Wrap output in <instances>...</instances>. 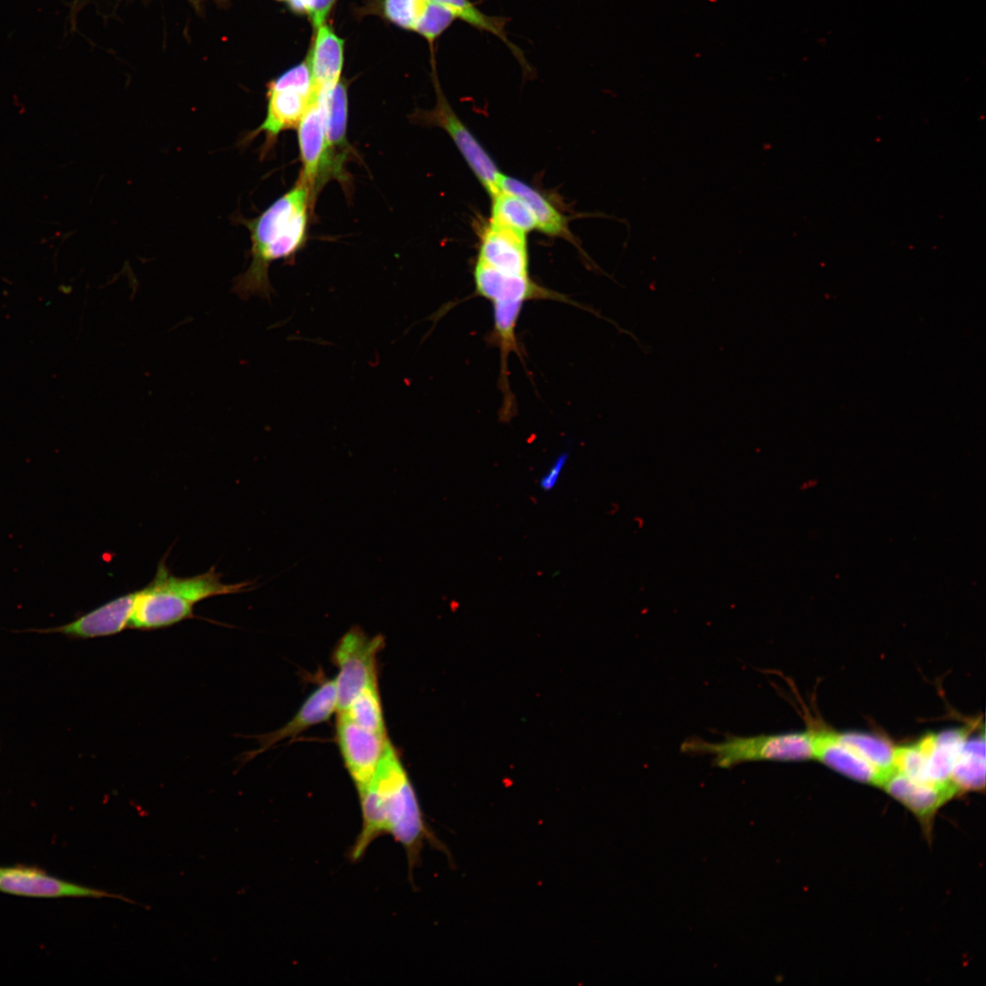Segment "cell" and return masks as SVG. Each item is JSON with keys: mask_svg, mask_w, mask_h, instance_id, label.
<instances>
[{"mask_svg": "<svg viewBox=\"0 0 986 986\" xmlns=\"http://www.w3.org/2000/svg\"><path fill=\"white\" fill-rule=\"evenodd\" d=\"M362 827L350 850L360 860L377 838L388 834L404 849L410 871L429 843L446 851L426 823L410 778L391 742L372 779L357 788Z\"/></svg>", "mask_w": 986, "mask_h": 986, "instance_id": "1", "label": "cell"}, {"mask_svg": "<svg viewBox=\"0 0 986 986\" xmlns=\"http://www.w3.org/2000/svg\"><path fill=\"white\" fill-rule=\"evenodd\" d=\"M314 204L299 177L292 188L254 218H240L251 239L250 264L234 280V292L242 299L258 296L270 299L274 289L268 270L272 263H292L308 240L309 215Z\"/></svg>", "mask_w": 986, "mask_h": 986, "instance_id": "2", "label": "cell"}, {"mask_svg": "<svg viewBox=\"0 0 986 986\" xmlns=\"http://www.w3.org/2000/svg\"><path fill=\"white\" fill-rule=\"evenodd\" d=\"M529 266L527 235L488 221L473 269L476 295L508 309L539 299L544 288L531 278Z\"/></svg>", "mask_w": 986, "mask_h": 986, "instance_id": "3", "label": "cell"}, {"mask_svg": "<svg viewBox=\"0 0 986 986\" xmlns=\"http://www.w3.org/2000/svg\"><path fill=\"white\" fill-rule=\"evenodd\" d=\"M166 555L159 561L152 580L137 591L129 628L150 631L163 629L194 617L195 604L205 599L251 590L255 581L225 583L215 567L191 577H178L166 565Z\"/></svg>", "mask_w": 986, "mask_h": 986, "instance_id": "4", "label": "cell"}, {"mask_svg": "<svg viewBox=\"0 0 986 986\" xmlns=\"http://www.w3.org/2000/svg\"><path fill=\"white\" fill-rule=\"evenodd\" d=\"M314 89L308 60L286 70L267 85V112L262 123L246 134L247 144L259 134L264 135L260 154L265 157L275 146L279 134L295 128L308 110Z\"/></svg>", "mask_w": 986, "mask_h": 986, "instance_id": "5", "label": "cell"}, {"mask_svg": "<svg viewBox=\"0 0 986 986\" xmlns=\"http://www.w3.org/2000/svg\"><path fill=\"white\" fill-rule=\"evenodd\" d=\"M384 639L368 635L362 628L352 626L336 645L332 659L338 667L335 685L337 710L344 711L366 687L377 684V655Z\"/></svg>", "mask_w": 986, "mask_h": 986, "instance_id": "6", "label": "cell"}, {"mask_svg": "<svg viewBox=\"0 0 986 986\" xmlns=\"http://www.w3.org/2000/svg\"><path fill=\"white\" fill-rule=\"evenodd\" d=\"M433 82L436 93L435 106L430 110H416L415 122L442 128L452 139L469 168L491 196L500 191V173L493 159L451 108L444 95L435 71Z\"/></svg>", "mask_w": 986, "mask_h": 986, "instance_id": "7", "label": "cell"}, {"mask_svg": "<svg viewBox=\"0 0 986 986\" xmlns=\"http://www.w3.org/2000/svg\"><path fill=\"white\" fill-rule=\"evenodd\" d=\"M297 128L301 162L299 177L308 187L314 204L329 180L334 178L340 181L326 140L323 106L315 92Z\"/></svg>", "mask_w": 986, "mask_h": 986, "instance_id": "8", "label": "cell"}, {"mask_svg": "<svg viewBox=\"0 0 986 986\" xmlns=\"http://www.w3.org/2000/svg\"><path fill=\"white\" fill-rule=\"evenodd\" d=\"M0 892L25 897H111L132 903L121 895L69 882L36 865L0 866Z\"/></svg>", "mask_w": 986, "mask_h": 986, "instance_id": "9", "label": "cell"}, {"mask_svg": "<svg viewBox=\"0 0 986 986\" xmlns=\"http://www.w3.org/2000/svg\"><path fill=\"white\" fill-rule=\"evenodd\" d=\"M336 740L356 788L372 779L390 743L387 734L365 729L343 713H338Z\"/></svg>", "mask_w": 986, "mask_h": 986, "instance_id": "10", "label": "cell"}, {"mask_svg": "<svg viewBox=\"0 0 986 986\" xmlns=\"http://www.w3.org/2000/svg\"><path fill=\"white\" fill-rule=\"evenodd\" d=\"M337 710L335 680L322 682L303 702L294 717L280 729L258 736L260 747L247 753L246 760L253 759L275 744L294 738L304 730L328 720Z\"/></svg>", "mask_w": 986, "mask_h": 986, "instance_id": "11", "label": "cell"}, {"mask_svg": "<svg viewBox=\"0 0 986 986\" xmlns=\"http://www.w3.org/2000/svg\"><path fill=\"white\" fill-rule=\"evenodd\" d=\"M137 591L118 596L78 619L49 630L65 635L90 639L114 635L126 628L132 614Z\"/></svg>", "mask_w": 986, "mask_h": 986, "instance_id": "12", "label": "cell"}, {"mask_svg": "<svg viewBox=\"0 0 986 986\" xmlns=\"http://www.w3.org/2000/svg\"><path fill=\"white\" fill-rule=\"evenodd\" d=\"M814 760L855 781L881 785L885 775L833 730L813 729Z\"/></svg>", "mask_w": 986, "mask_h": 986, "instance_id": "13", "label": "cell"}, {"mask_svg": "<svg viewBox=\"0 0 986 986\" xmlns=\"http://www.w3.org/2000/svg\"><path fill=\"white\" fill-rule=\"evenodd\" d=\"M315 93L323 106L326 140L331 160L339 174L340 182H345L348 178L345 163L351 153V146L347 140V87L341 79L333 87Z\"/></svg>", "mask_w": 986, "mask_h": 986, "instance_id": "14", "label": "cell"}, {"mask_svg": "<svg viewBox=\"0 0 986 986\" xmlns=\"http://www.w3.org/2000/svg\"><path fill=\"white\" fill-rule=\"evenodd\" d=\"M880 787L925 822L957 794L951 786L916 781L896 770L886 776Z\"/></svg>", "mask_w": 986, "mask_h": 986, "instance_id": "15", "label": "cell"}, {"mask_svg": "<svg viewBox=\"0 0 986 986\" xmlns=\"http://www.w3.org/2000/svg\"><path fill=\"white\" fill-rule=\"evenodd\" d=\"M974 729L970 725L942 730L927 734L918 740L926 756V775L928 782L953 787L950 774L954 762Z\"/></svg>", "mask_w": 986, "mask_h": 986, "instance_id": "16", "label": "cell"}, {"mask_svg": "<svg viewBox=\"0 0 986 986\" xmlns=\"http://www.w3.org/2000/svg\"><path fill=\"white\" fill-rule=\"evenodd\" d=\"M308 58L314 92L330 89L341 80L343 40L325 23L318 26Z\"/></svg>", "mask_w": 986, "mask_h": 986, "instance_id": "17", "label": "cell"}, {"mask_svg": "<svg viewBox=\"0 0 986 986\" xmlns=\"http://www.w3.org/2000/svg\"><path fill=\"white\" fill-rule=\"evenodd\" d=\"M499 187L525 202L535 218L536 229L549 236L572 240L568 218L537 189L505 174L500 178Z\"/></svg>", "mask_w": 986, "mask_h": 986, "instance_id": "18", "label": "cell"}, {"mask_svg": "<svg viewBox=\"0 0 986 986\" xmlns=\"http://www.w3.org/2000/svg\"><path fill=\"white\" fill-rule=\"evenodd\" d=\"M950 783L956 792L981 791L985 787V735L970 734L954 762Z\"/></svg>", "mask_w": 986, "mask_h": 986, "instance_id": "19", "label": "cell"}, {"mask_svg": "<svg viewBox=\"0 0 986 986\" xmlns=\"http://www.w3.org/2000/svg\"><path fill=\"white\" fill-rule=\"evenodd\" d=\"M449 10L456 19L493 35L501 40L517 58L524 71L530 70L523 51L509 40L506 32L508 20L504 16H489L478 9L470 0H425Z\"/></svg>", "mask_w": 986, "mask_h": 986, "instance_id": "20", "label": "cell"}, {"mask_svg": "<svg viewBox=\"0 0 986 986\" xmlns=\"http://www.w3.org/2000/svg\"><path fill=\"white\" fill-rule=\"evenodd\" d=\"M491 198L489 222L525 235L536 228L531 211L519 196L500 190Z\"/></svg>", "mask_w": 986, "mask_h": 986, "instance_id": "21", "label": "cell"}, {"mask_svg": "<svg viewBox=\"0 0 986 986\" xmlns=\"http://www.w3.org/2000/svg\"><path fill=\"white\" fill-rule=\"evenodd\" d=\"M839 738L886 776L894 770L896 745L887 739L864 732H838ZM884 778V779H885Z\"/></svg>", "mask_w": 986, "mask_h": 986, "instance_id": "22", "label": "cell"}, {"mask_svg": "<svg viewBox=\"0 0 986 986\" xmlns=\"http://www.w3.org/2000/svg\"><path fill=\"white\" fill-rule=\"evenodd\" d=\"M339 713L345 714L365 729L386 734L377 684L371 685L363 689L344 711Z\"/></svg>", "mask_w": 986, "mask_h": 986, "instance_id": "23", "label": "cell"}, {"mask_svg": "<svg viewBox=\"0 0 986 986\" xmlns=\"http://www.w3.org/2000/svg\"><path fill=\"white\" fill-rule=\"evenodd\" d=\"M455 20V16L446 8L424 0L413 30L433 45Z\"/></svg>", "mask_w": 986, "mask_h": 986, "instance_id": "24", "label": "cell"}, {"mask_svg": "<svg viewBox=\"0 0 986 986\" xmlns=\"http://www.w3.org/2000/svg\"><path fill=\"white\" fill-rule=\"evenodd\" d=\"M424 0H384L383 14L393 24L413 30Z\"/></svg>", "mask_w": 986, "mask_h": 986, "instance_id": "25", "label": "cell"}, {"mask_svg": "<svg viewBox=\"0 0 986 986\" xmlns=\"http://www.w3.org/2000/svg\"><path fill=\"white\" fill-rule=\"evenodd\" d=\"M290 9L300 15H307L313 26L317 28L325 20L336 0H288Z\"/></svg>", "mask_w": 986, "mask_h": 986, "instance_id": "26", "label": "cell"}, {"mask_svg": "<svg viewBox=\"0 0 986 986\" xmlns=\"http://www.w3.org/2000/svg\"><path fill=\"white\" fill-rule=\"evenodd\" d=\"M568 453L560 454L552 462L547 472L540 479V488L544 491L552 490L558 483L560 476L567 463Z\"/></svg>", "mask_w": 986, "mask_h": 986, "instance_id": "27", "label": "cell"}, {"mask_svg": "<svg viewBox=\"0 0 986 986\" xmlns=\"http://www.w3.org/2000/svg\"><path fill=\"white\" fill-rule=\"evenodd\" d=\"M278 1H286L287 2L288 0H278Z\"/></svg>", "mask_w": 986, "mask_h": 986, "instance_id": "28", "label": "cell"}]
</instances>
